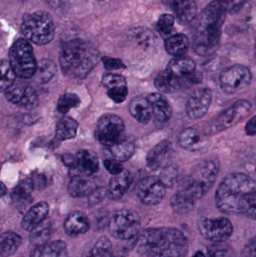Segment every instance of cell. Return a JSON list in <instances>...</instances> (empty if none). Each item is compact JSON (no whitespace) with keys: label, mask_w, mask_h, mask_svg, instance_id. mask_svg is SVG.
Segmentation results:
<instances>
[{"label":"cell","mask_w":256,"mask_h":257,"mask_svg":"<svg viewBox=\"0 0 256 257\" xmlns=\"http://www.w3.org/2000/svg\"><path fill=\"white\" fill-rule=\"evenodd\" d=\"M138 253L147 257H186L189 250L187 238L173 227L149 228L137 238Z\"/></svg>","instance_id":"1"},{"label":"cell","mask_w":256,"mask_h":257,"mask_svg":"<svg viewBox=\"0 0 256 257\" xmlns=\"http://www.w3.org/2000/svg\"><path fill=\"white\" fill-rule=\"evenodd\" d=\"M226 12L224 3L216 1L203 9L192 36V47L195 54L207 57L217 51Z\"/></svg>","instance_id":"2"},{"label":"cell","mask_w":256,"mask_h":257,"mask_svg":"<svg viewBox=\"0 0 256 257\" xmlns=\"http://www.w3.org/2000/svg\"><path fill=\"white\" fill-rule=\"evenodd\" d=\"M99 53L90 42L72 39L66 42L60 53V64L66 75L84 78L97 64Z\"/></svg>","instance_id":"3"},{"label":"cell","mask_w":256,"mask_h":257,"mask_svg":"<svg viewBox=\"0 0 256 257\" xmlns=\"http://www.w3.org/2000/svg\"><path fill=\"white\" fill-rule=\"evenodd\" d=\"M254 188L253 181L249 175L240 172L228 174L216 189V207L223 214H239L243 199Z\"/></svg>","instance_id":"4"},{"label":"cell","mask_w":256,"mask_h":257,"mask_svg":"<svg viewBox=\"0 0 256 257\" xmlns=\"http://www.w3.org/2000/svg\"><path fill=\"white\" fill-rule=\"evenodd\" d=\"M219 166L213 160H205L183 180L176 193L195 206L213 187L219 175Z\"/></svg>","instance_id":"5"},{"label":"cell","mask_w":256,"mask_h":257,"mask_svg":"<svg viewBox=\"0 0 256 257\" xmlns=\"http://www.w3.org/2000/svg\"><path fill=\"white\" fill-rule=\"evenodd\" d=\"M21 29L26 39L38 45L50 43L55 33L52 16L44 11L24 15Z\"/></svg>","instance_id":"6"},{"label":"cell","mask_w":256,"mask_h":257,"mask_svg":"<svg viewBox=\"0 0 256 257\" xmlns=\"http://www.w3.org/2000/svg\"><path fill=\"white\" fill-rule=\"evenodd\" d=\"M9 63L16 74L22 79L32 78L37 71L38 65L31 45L24 39H18L11 47Z\"/></svg>","instance_id":"7"},{"label":"cell","mask_w":256,"mask_h":257,"mask_svg":"<svg viewBox=\"0 0 256 257\" xmlns=\"http://www.w3.org/2000/svg\"><path fill=\"white\" fill-rule=\"evenodd\" d=\"M141 220L136 211L122 209L116 211L108 221L110 235L121 241H132L138 236Z\"/></svg>","instance_id":"8"},{"label":"cell","mask_w":256,"mask_h":257,"mask_svg":"<svg viewBox=\"0 0 256 257\" xmlns=\"http://www.w3.org/2000/svg\"><path fill=\"white\" fill-rule=\"evenodd\" d=\"M252 105L247 100H239L212 119L204 126L205 134H216L240 123L250 112Z\"/></svg>","instance_id":"9"},{"label":"cell","mask_w":256,"mask_h":257,"mask_svg":"<svg viewBox=\"0 0 256 257\" xmlns=\"http://www.w3.org/2000/svg\"><path fill=\"white\" fill-rule=\"evenodd\" d=\"M252 80V75L249 68L243 65H234L221 72L219 87L227 94H235L247 88Z\"/></svg>","instance_id":"10"},{"label":"cell","mask_w":256,"mask_h":257,"mask_svg":"<svg viewBox=\"0 0 256 257\" xmlns=\"http://www.w3.org/2000/svg\"><path fill=\"white\" fill-rule=\"evenodd\" d=\"M124 122L115 114H106L102 116L96 128V138L102 145L112 146L123 139Z\"/></svg>","instance_id":"11"},{"label":"cell","mask_w":256,"mask_h":257,"mask_svg":"<svg viewBox=\"0 0 256 257\" xmlns=\"http://www.w3.org/2000/svg\"><path fill=\"white\" fill-rule=\"evenodd\" d=\"M198 227L201 235L213 243L225 242L234 232L232 223L225 217H204L200 219Z\"/></svg>","instance_id":"12"},{"label":"cell","mask_w":256,"mask_h":257,"mask_svg":"<svg viewBox=\"0 0 256 257\" xmlns=\"http://www.w3.org/2000/svg\"><path fill=\"white\" fill-rule=\"evenodd\" d=\"M166 188L159 177H147L138 184L137 196L144 205H158L163 200Z\"/></svg>","instance_id":"13"},{"label":"cell","mask_w":256,"mask_h":257,"mask_svg":"<svg viewBox=\"0 0 256 257\" xmlns=\"http://www.w3.org/2000/svg\"><path fill=\"white\" fill-rule=\"evenodd\" d=\"M5 93L8 101L25 109H33L39 104V99L34 89L23 81H15Z\"/></svg>","instance_id":"14"},{"label":"cell","mask_w":256,"mask_h":257,"mask_svg":"<svg viewBox=\"0 0 256 257\" xmlns=\"http://www.w3.org/2000/svg\"><path fill=\"white\" fill-rule=\"evenodd\" d=\"M213 93L208 87L194 90L186 103V114L189 119L197 120L204 117L211 105Z\"/></svg>","instance_id":"15"},{"label":"cell","mask_w":256,"mask_h":257,"mask_svg":"<svg viewBox=\"0 0 256 257\" xmlns=\"http://www.w3.org/2000/svg\"><path fill=\"white\" fill-rule=\"evenodd\" d=\"M99 169V159L93 151L80 150L76 155V164L72 169V176H90Z\"/></svg>","instance_id":"16"},{"label":"cell","mask_w":256,"mask_h":257,"mask_svg":"<svg viewBox=\"0 0 256 257\" xmlns=\"http://www.w3.org/2000/svg\"><path fill=\"white\" fill-rule=\"evenodd\" d=\"M162 3L173 11L176 18L181 24H189L196 16L198 7L195 0H162Z\"/></svg>","instance_id":"17"},{"label":"cell","mask_w":256,"mask_h":257,"mask_svg":"<svg viewBox=\"0 0 256 257\" xmlns=\"http://www.w3.org/2000/svg\"><path fill=\"white\" fill-rule=\"evenodd\" d=\"M90 219L84 213L74 211L66 217L63 228L69 236L77 237L87 233L90 230Z\"/></svg>","instance_id":"18"},{"label":"cell","mask_w":256,"mask_h":257,"mask_svg":"<svg viewBox=\"0 0 256 257\" xmlns=\"http://www.w3.org/2000/svg\"><path fill=\"white\" fill-rule=\"evenodd\" d=\"M49 210V205L45 202H40L33 205L23 217L21 221L23 229L30 232L42 224L47 220Z\"/></svg>","instance_id":"19"},{"label":"cell","mask_w":256,"mask_h":257,"mask_svg":"<svg viewBox=\"0 0 256 257\" xmlns=\"http://www.w3.org/2000/svg\"><path fill=\"white\" fill-rule=\"evenodd\" d=\"M177 142L180 148L191 152L200 151L206 145V140L201 133L191 127L181 130L177 135Z\"/></svg>","instance_id":"20"},{"label":"cell","mask_w":256,"mask_h":257,"mask_svg":"<svg viewBox=\"0 0 256 257\" xmlns=\"http://www.w3.org/2000/svg\"><path fill=\"white\" fill-rule=\"evenodd\" d=\"M155 87L161 93H173L180 90L185 84L184 80L174 75L168 68L156 75Z\"/></svg>","instance_id":"21"},{"label":"cell","mask_w":256,"mask_h":257,"mask_svg":"<svg viewBox=\"0 0 256 257\" xmlns=\"http://www.w3.org/2000/svg\"><path fill=\"white\" fill-rule=\"evenodd\" d=\"M113 176L107 189L108 196L113 200H118L127 192L132 182V177L128 170H123L121 173Z\"/></svg>","instance_id":"22"},{"label":"cell","mask_w":256,"mask_h":257,"mask_svg":"<svg viewBox=\"0 0 256 257\" xmlns=\"http://www.w3.org/2000/svg\"><path fill=\"white\" fill-rule=\"evenodd\" d=\"M149 102L153 109V117L159 123H165L172 116V108L165 96L160 93H152L149 95Z\"/></svg>","instance_id":"23"},{"label":"cell","mask_w":256,"mask_h":257,"mask_svg":"<svg viewBox=\"0 0 256 257\" xmlns=\"http://www.w3.org/2000/svg\"><path fill=\"white\" fill-rule=\"evenodd\" d=\"M171 149V142L163 140L150 150L147 157V165L149 169L153 171L159 169L166 160Z\"/></svg>","instance_id":"24"},{"label":"cell","mask_w":256,"mask_h":257,"mask_svg":"<svg viewBox=\"0 0 256 257\" xmlns=\"http://www.w3.org/2000/svg\"><path fill=\"white\" fill-rule=\"evenodd\" d=\"M167 68L174 75L184 80L185 84H186L188 77L195 73L196 64L190 57L183 56V57H174L169 62Z\"/></svg>","instance_id":"25"},{"label":"cell","mask_w":256,"mask_h":257,"mask_svg":"<svg viewBox=\"0 0 256 257\" xmlns=\"http://www.w3.org/2000/svg\"><path fill=\"white\" fill-rule=\"evenodd\" d=\"M131 115L141 123H147L153 117V109L147 98L138 96L129 105Z\"/></svg>","instance_id":"26"},{"label":"cell","mask_w":256,"mask_h":257,"mask_svg":"<svg viewBox=\"0 0 256 257\" xmlns=\"http://www.w3.org/2000/svg\"><path fill=\"white\" fill-rule=\"evenodd\" d=\"M96 188L94 183L88 177L76 176L69 183L68 191L72 197L81 198L90 196Z\"/></svg>","instance_id":"27"},{"label":"cell","mask_w":256,"mask_h":257,"mask_svg":"<svg viewBox=\"0 0 256 257\" xmlns=\"http://www.w3.org/2000/svg\"><path fill=\"white\" fill-rule=\"evenodd\" d=\"M165 48L170 55L174 57H183L189 51V39L182 33L168 36L165 39Z\"/></svg>","instance_id":"28"},{"label":"cell","mask_w":256,"mask_h":257,"mask_svg":"<svg viewBox=\"0 0 256 257\" xmlns=\"http://www.w3.org/2000/svg\"><path fill=\"white\" fill-rule=\"evenodd\" d=\"M21 235L12 231L3 232L0 240V254L2 257H9L15 254V252L22 244Z\"/></svg>","instance_id":"29"},{"label":"cell","mask_w":256,"mask_h":257,"mask_svg":"<svg viewBox=\"0 0 256 257\" xmlns=\"http://www.w3.org/2000/svg\"><path fill=\"white\" fill-rule=\"evenodd\" d=\"M66 248L65 241L57 240L36 247L31 257H65Z\"/></svg>","instance_id":"30"},{"label":"cell","mask_w":256,"mask_h":257,"mask_svg":"<svg viewBox=\"0 0 256 257\" xmlns=\"http://www.w3.org/2000/svg\"><path fill=\"white\" fill-rule=\"evenodd\" d=\"M51 233H52V222L47 219L42 224L30 231L29 240L33 245L40 247L48 243Z\"/></svg>","instance_id":"31"},{"label":"cell","mask_w":256,"mask_h":257,"mask_svg":"<svg viewBox=\"0 0 256 257\" xmlns=\"http://www.w3.org/2000/svg\"><path fill=\"white\" fill-rule=\"evenodd\" d=\"M135 144L133 141L123 138L122 140L109 147L110 151L115 160L124 162L130 159L135 153Z\"/></svg>","instance_id":"32"},{"label":"cell","mask_w":256,"mask_h":257,"mask_svg":"<svg viewBox=\"0 0 256 257\" xmlns=\"http://www.w3.org/2000/svg\"><path fill=\"white\" fill-rule=\"evenodd\" d=\"M81 257H115V254L111 241L106 237H101Z\"/></svg>","instance_id":"33"},{"label":"cell","mask_w":256,"mask_h":257,"mask_svg":"<svg viewBox=\"0 0 256 257\" xmlns=\"http://www.w3.org/2000/svg\"><path fill=\"white\" fill-rule=\"evenodd\" d=\"M78 123L71 117H64L59 121L56 130V140L59 142L73 139L77 134Z\"/></svg>","instance_id":"34"},{"label":"cell","mask_w":256,"mask_h":257,"mask_svg":"<svg viewBox=\"0 0 256 257\" xmlns=\"http://www.w3.org/2000/svg\"><path fill=\"white\" fill-rule=\"evenodd\" d=\"M57 72V66L54 62L49 60H41L38 65L36 75L41 83H48L52 79Z\"/></svg>","instance_id":"35"},{"label":"cell","mask_w":256,"mask_h":257,"mask_svg":"<svg viewBox=\"0 0 256 257\" xmlns=\"http://www.w3.org/2000/svg\"><path fill=\"white\" fill-rule=\"evenodd\" d=\"M239 214H243L256 220V188L251 190L245 196L240 205Z\"/></svg>","instance_id":"36"},{"label":"cell","mask_w":256,"mask_h":257,"mask_svg":"<svg viewBox=\"0 0 256 257\" xmlns=\"http://www.w3.org/2000/svg\"><path fill=\"white\" fill-rule=\"evenodd\" d=\"M33 189H35L33 180L31 178L23 180L14 189L12 197L14 200H25L31 195Z\"/></svg>","instance_id":"37"},{"label":"cell","mask_w":256,"mask_h":257,"mask_svg":"<svg viewBox=\"0 0 256 257\" xmlns=\"http://www.w3.org/2000/svg\"><path fill=\"white\" fill-rule=\"evenodd\" d=\"M207 257H236L235 251L225 242L213 243L207 248Z\"/></svg>","instance_id":"38"},{"label":"cell","mask_w":256,"mask_h":257,"mask_svg":"<svg viewBox=\"0 0 256 257\" xmlns=\"http://www.w3.org/2000/svg\"><path fill=\"white\" fill-rule=\"evenodd\" d=\"M1 80H0V88L2 91H6L10 86L15 82L17 75L14 72L9 62L3 60L1 63Z\"/></svg>","instance_id":"39"},{"label":"cell","mask_w":256,"mask_h":257,"mask_svg":"<svg viewBox=\"0 0 256 257\" xmlns=\"http://www.w3.org/2000/svg\"><path fill=\"white\" fill-rule=\"evenodd\" d=\"M80 98L74 93H66L60 96L57 102V109L62 114H66L72 108L78 106Z\"/></svg>","instance_id":"40"},{"label":"cell","mask_w":256,"mask_h":257,"mask_svg":"<svg viewBox=\"0 0 256 257\" xmlns=\"http://www.w3.org/2000/svg\"><path fill=\"white\" fill-rule=\"evenodd\" d=\"M175 18L170 14H163L158 18L156 29L162 36H169L172 31Z\"/></svg>","instance_id":"41"},{"label":"cell","mask_w":256,"mask_h":257,"mask_svg":"<svg viewBox=\"0 0 256 257\" xmlns=\"http://www.w3.org/2000/svg\"><path fill=\"white\" fill-rule=\"evenodd\" d=\"M102 84L107 90L118 88V87H127L126 78L117 74H105L102 77Z\"/></svg>","instance_id":"42"},{"label":"cell","mask_w":256,"mask_h":257,"mask_svg":"<svg viewBox=\"0 0 256 257\" xmlns=\"http://www.w3.org/2000/svg\"><path fill=\"white\" fill-rule=\"evenodd\" d=\"M177 176V171L173 166L164 168L160 174L161 181L166 187H171L175 182Z\"/></svg>","instance_id":"43"},{"label":"cell","mask_w":256,"mask_h":257,"mask_svg":"<svg viewBox=\"0 0 256 257\" xmlns=\"http://www.w3.org/2000/svg\"><path fill=\"white\" fill-rule=\"evenodd\" d=\"M108 96L116 103H121L128 96L127 87H118V88L108 90Z\"/></svg>","instance_id":"44"},{"label":"cell","mask_w":256,"mask_h":257,"mask_svg":"<svg viewBox=\"0 0 256 257\" xmlns=\"http://www.w3.org/2000/svg\"><path fill=\"white\" fill-rule=\"evenodd\" d=\"M249 1L250 0H225L224 6L228 13L237 14Z\"/></svg>","instance_id":"45"},{"label":"cell","mask_w":256,"mask_h":257,"mask_svg":"<svg viewBox=\"0 0 256 257\" xmlns=\"http://www.w3.org/2000/svg\"><path fill=\"white\" fill-rule=\"evenodd\" d=\"M102 60L104 66L108 70H117V69H123L126 68V65L119 59L104 57H102Z\"/></svg>","instance_id":"46"},{"label":"cell","mask_w":256,"mask_h":257,"mask_svg":"<svg viewBox=\"0 0 256 257\" xmlns=\"http://www.w3.org/2000/svg\"><path fill=\"white\" fill-rule=\"evenodd\" d=\"M106 195H108V191L104 187H96L89 196V204L90 205H97L105 199Z\"/></svg>","instance_id":"47"},{"label":"cell","mask_w":256,"mask_h":257,"mask_svg":"<svg viewBox=\"0 0 256 257\" xmlns=\"http://www.w3.org/2000/svg\"><path fill=\"white\" fill-rule=\"evenodd\" d=\"M104 165H105V169L112 175H118L124 170L121 165V162L118 161L115 159L105 160Z\"/></svg>","instance_id":"48"},{"label":"cell","mask_w":256,"mask_h":257,"mask_svg":"<svg viewBox=\"0 0 256 257\" xmlns=\"http://www.w3.org/2000/svg\"><path fill=\"white\" fill-rule=\"evenodd\" d=\"M241 254L242 257H256V235L246 242Z\"/></svg>","instance_id":"49"},{"label":"cell","mask_w":256,"mask_h":257,"mask_svg":"<svg viewBox=\"0 0 256 257\" xmlns=\"http://www.w3.org/2000/svg\"><path fill=\"white\" fill-rule=\"evenodd\" d=\"M245 133L249 136H256V115L248 120L245 126Z\"/></svg>","instance_id":"50"},{"label":"cell","mask_w":256,"mask_h":257,"mask_svg":"<svg viewBox=\"0 0 256 257\" xmlns=\"http://www.w3.org/2000/svg\"><path fill=\"white\" fill-rule=\"evenodd\" d=\"M34 187L37 190H43L47 185V180L45 176L42 175H37L32 178Z\"/></svg>","instance_id":"51"},{"label":"cell","mask_w":256,"mask_h":257,"mask_svg":"<svg viewBox=\"0 0 256 257\" xmlns=\"http://www.w3.org/2000/svg\"><path fill=\"white\" fill-rule=\"evenodd\" d=\"M63 163L66 166H69V168L72 169L75 167L76 164V157H73L71 154H66L62 157Z\"/></svg>","instance_id":"52"},{"label":"cell","mask_w":256,"mask_h":257,"mask_svg":"<svg viewBox=\"0 0 256 257\" xmlns=\"http://www.w3.org/2000/svg\"><path fill=\"white\" fill-rule=\"evenodd\" d=\"M192 257H207L206 256L205 254H204L203 252L201 251H198L196 252V253H195V254L193 255Z\"/></svg>","instance_id":"53"},{"label":"cell","mask_w":256,"mask_h":257,"mask_svg":"<svg viewBox=\"0 0 256 257\" xmlns=\"http://www.w3.org/2000/svg\"><path fill=\"white\" fill-rule=\"evenodd\" d=\"M1 188L2 196H5V195L6 194V191H7V190H6V187H5L4 184H3V183H2Z\"/></svg>","instance_id":"54"},{"label":"cell","mask_w":256,"mask_h":257,"mask_svg":"<svg viewBox=\"0 0 256 257\" xmlns=\"http://www.w3.org/2000/svg\"><path fill=\"white\" fill-rule=\"evenodd\" d=\"M214 1L219 2V3H225V0H214Z\"/></svg>","instance_id":"55"},{"label":"cell","mask_w":256,"mask_h":257,"mask_svg":"<svg viewBox=\"0 0 256 257\" xmlns=\"http://www.w3.org/2000/svg\"><path fill=\"white\" fill-rule=\"evenodd\" d=\"M255 56L256 58V40H255Z\"/></svg>","instance_id":"56"},{"label":"cell","mask_w":256,"mask_h":257,"mask_svg":"<svg viewBox=\"0 0 256 257\" xmlns=\"http://www.w3.org/2000/svg\"><path fill=\"white\" fill-rule=\"evenodd\" d=\"M97 1H104V0H97Z\"/></svg>","instance_id":"57"},{"label":"cell","mask_w":256,"mask_h":257,"mask_svg":"<svg viewBox=\"0 0 256 257\" xmlns=\"http://www.w3.org/2000/svg\"><path fill=\"white\" fill-rule=\"evenodd\" d=\"M255 172H256V167H255Z\"/></svg>","instance_id":"58"}]
</instances>
